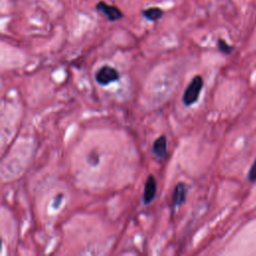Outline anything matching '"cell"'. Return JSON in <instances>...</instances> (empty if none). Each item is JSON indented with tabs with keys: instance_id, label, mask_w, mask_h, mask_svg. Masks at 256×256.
Here are the masks:
<instances>
[{
	"instance_id": "9c48e42d",
	"label": "cell",
	"mask_w": 256,
	"mask_h": 256,
	"mask_svg": "<svg viewBox=\"0 0 256 256\" xmlns=\"http://www.w3.org/2000/svg\"><path fill=\"white\" fill-rule=\"evenodd\" d=\"M248 179L249 181L253 182V181H256V159L254 160L249 172H248Z\"/></svg>"
},
{
	"instance_id": "ba28073f",
	"label": "cell",
	"mask_w": 256,
	"mask_h": 256,
	"mask_svg": "<svg viewBox=\"0 0 256 256\" xmlns=\"http://www.w3.org/2000/svg\"><path fill=\"white\" fill-rule=\"evenodd\" d=\"M217 46H218V49L224 53V54H230L232 51H233V47L230 46L225 40L223 39H218L217 41Z\"/></svg>"
},
{
	"instance_id": "7a4b0ae2",
	"label": "cell",
	"mask_w": 256,
	"mask_h": 256,
	"mask_svg": "<svg viewBox=\"0 0 256 256\" xmlns=\"http://www.w3.org/2000/svg\"><path fill=\"white\" fill-rule=\"evenodd\" d=\"M120 78L119 71L109 65H104L95 73V80L101 86H107L113 82H116Z\"/></svg>"
},
{
	"instance_id": "8992f818",
	"label": "cell",
	"mask_w": 256,
	"mask_h": 256,
	"mask_svg": "<svg viewBox=\"0 0 256 256\" xmlns=\"http://www.w3.org/2000/svg\"><path fill=\"white\" fill-rule=\"evenodd\" d=\"M152 152L158 159H165L167 157V139L165 135L159 136L153 142Z\"/></svg>"
},
{
	"instance_id": "277c9868",
	"label": "cell",
	"mask_w": 256,
	"mask_h": 256,
	"mask_svg": "<svg viewBox=\"0 0 256 256\" xmlns=\"http://www.w3.org/2000/svg\"><path fill=\"white\" fill-rule=\"evenodd\" d=\"M188 188L184 182H179L178 184H176L172 193V203L175 208H179L185 203Z\"/></svg>"
},
{
	"instance_id": "30bf717a",
	"label": "cell",
	"mask_w": 256,
	"mask_h": 256,
	"mask_svg": "<svg viewBox=\"0 0 256 256\" xmlns=\"http://www.w3.org/2000/svg\"><path fill=\"white\" fill-rule=\"evenodd\" d=\"M94 155H95V153L92 152V153H90V155H89V157H88V161H89L92 165H96V164L98 163V160H99L98 155H97V154H96V156H94Z\"/></svg>"
},
{
	"instance_id": "6da1fadb",
	"label": "cell",
	"mask_w": 256,
	"mask_h": 256,
	"mask_svg": "<svg viewBox=\"0 0 256 256\" xmlns=\"http://www.w3.org/2000/svg\"><path fill=\"white\" fill-rule=\"evenodd\" d=\"M203 85H204V81L200 75H196L195 77L192 78L191 82L189 83V85L187 86V88L183 93L182 101L185 106L187 107L191 106L198 101Z\"/></svg>"
},
{
	"instance_id": "3957f363",
	"label": "cell",
	"mask_w": 256,
	"mask_h": 256,
	"mask_svg": "<svg viewBox=\"0 0 256 256\" xmlns=\"http://www.w3.org/2000/svg\"><path fill=\"white\" fill-rule=\"evenodd\" d=\"M156 192H157L156 179L152 174H149L145 181V184H144V191H143V196H142L143 203L145 205H149L150 203H152V201L154 200V198L156 196Z\"/></svg>"
},
{
	"instance_id": "5b68a950",
	"label": "cell",
	"mask_w": 256,
	"mask_h": 256,
	"mask_svg": "<svg viewBox=\"0 0 256 256\" xmlns=\"http://www.w3.org/2000/svg\"><path fill=\"white\" fill-rule=\"evenodd\" d=\"M97 9L102 12L108 20L110 21H116L120 18H122V12L116 7V6H113V5H109L107 4L106 2H99L97 4Z\"/></svg>"
},
{
	"instance_id": "52a82bcc",
	"label": "cell",
	"mask_w": 256,
	"mask_h": 256,
	"mask_svg": "<svg viewBox=\"0 0 256 256\" xmlns=\"http://www.w3.org/2000/svg\"><path fill=\"white\" fill-rule=\"evenodd\" d=\"M143 15L145 16L146 19H148L150 21H156L162 17L163 11L160 8L152 7V8H148V9L144 10Z\"/></svg>"
}]
</instances>
